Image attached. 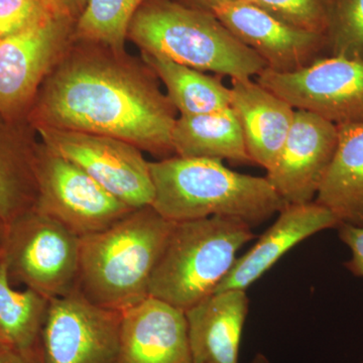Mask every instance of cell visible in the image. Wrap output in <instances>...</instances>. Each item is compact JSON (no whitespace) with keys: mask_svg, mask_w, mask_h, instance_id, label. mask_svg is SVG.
I'll list each match as a JSON object with an SVG mask.
<instances>
[{"mask_svg":"<svg viewBox=\"0 0 363 363\" xmlns=\"http://www.w3.org/2000/svg\"><path fill=\"white\" fill-rule=\"evenodd\" d=\"M288 25L327 35L334 0H245Z\"/></svg>","mask_w":363,"mask_h":363,"instance_id":"25","label":"cell"},{"mask_svg":"<svg viewBox=\"0 0 363 363\" xmlns=\"http://www.w3.org/2000/svg\"><path fill=\"white\" fill-rule=\"evenodd\" d=\"M154 186L150 206L169 221L233 217L255 227L286 203L267 177L238 173L206 157H164L150 162Z\"/></svg>","mask_w":363,"mask_h":363,"instance_id":"2","label":"cell"},{"mask_svg":"<svg viewBox=\"0 0 363 363\" xmlns=\"http://www.w3.org/2000/svg\"><path fill=\"white\" fill-rule=\"evenodd\" d=\"M74 18L52 16L0 39V113H18L63 59Z\"/></svg>","mask_w":363,"mask_h":363,"instance_id":"11","label":"cell"},{"mask_svg":"<svg viewBox=\"0 0 363 363\" xmlns=\"http://www.w3.org/2000/svg\"><path fill=\"white\" fill-rule=\"evenodd\" d=\"M0 340H1V339H0Z\"/></svg>","mask_w":363,"mask_h":363,"instance_id":"33","label":"cell"},{"mask_svg":"<svg viewBox=\"0 0 363 363\" xmlns=\"http://www.w3.org/2000/svg\"><path fill=\"white\" fill-rule=\"evenodd\" d=\"M339 238L351 250V259L344 264L355 277L363 278V227L340 223Z\"/></svg>","mask_w":363,"mask_h":363,"instance_id":"27","label":"cell"},{"mask_svg":"<svg viewBox=\"0 0 363 363\" xmlns=\"http://www.w3.org/2000/svg\"><path fill=\"white\" fill-rule=\"evenodd\" d=\"M52 16H67L54 0H0V39Z\"/></svg>","mask_w":363,"mask_h":363,"instance_id":"26","label":"cell"},{"mask_svg":"<svg viewBox=\"0 0 363 363\" xmlns=\"http://www.w3.org/2000/svg\"><path fill=\"white\" fill-rule=\"evenodd\" d=\"M250 363H271L269 362V358L266 357V355L262 354V353H257V354L253 357L252 362Z\"/></svg>","mask_w":363,"mask_h":363,"instance_id":"32","label":"cell"},{"mask_svg":"<svg viewBox=\"0 0 363 363\" xmlns=\"http://www.w3.org/2000/svg\"><path fill=\"white\" fill-rule=\"evenodd\" d=\"M147 0H87L74 32L78 39L121 54L133 16Z\"/></svg>","mask_w":363,"mask_h":363,"instance_id":"23","label":"cell"},{"mask_svg":"<svg viewBox=\"0 0 363 363\" xmlns=\"http://www.w3.org/2000/svg\"><path fill=\"white\" fill-rule=\"evenodd\" d=\"M50 300L26 288H13L4 255L0 253V339L21 348L40 343Z\"/></svg>","mask_w":363,"mask_h":363,"instance_id":"21","label":"cell"},{"mask_svg":"<svg viewBox=\"0 0 363 363\" xmlns=\"http://www.w3.org/2000/svg\"><path fill=\"white\" fill-rule=\"evenodd\" d=\"M338 219L316 201L286 204L278 218L242 257H238L233 269L221 281L216 292L247 291L272 269L289 250L326 229L337 228Z\"/></svg>","mask_w":363,"mask_h":363,"instance_id":"15","label":"cell"},{"mask_svg":"<svg viewBox=\"0 0 363 363\" xmlns=\"http://www.w3.org/2000/svg\"><path fill=\"white\" fill-rule=\"evenodd\" d=\"M240 219L175 222L152 272L150 296L187 311L216 292L243 245L255 240Z\"/></svg>","mask_w":363,"mask_h":363,"instance_id":"5","label":"cell"},{"mask_svg":"<svg viewBox=\"0 0 363 363\" xmlns=\"http://www.w3.org/2000/svg\"><path fill=\"white\" fill-rule=\"evenodd\" d=\"M338 126L296 109L290 133L267 178L286 204L315 201L337 149Z\"/></svg>","mask_w":363,"mask_h":363,"instance_id":"12","label":"cell"},{"mask_svg":"<svg viewBox=\"0 0 363 363\" xmlns=\"http://www.w3.org/2000/svg\"><path fill=\"white\" fill-rule=\"evenodd\" d=\"M35 201V152L0 138V219L9 226Z\"/></svg>","mask_w":363,"mask_h":363,"instance_id":"22","label":"cell"},{"mask_svg":"<svg viewBox=\"0 0 363 363\" xmlns=\"http://www.w3.org/2000/svg\"><path fill=\"white\" fill-rule=\"evenodd\" d=\"M121 56L112 51L66 54L40 90L35 126L112 136L169 156L176 108L150 69L145 72Z\"/></svg>","mask_w":363,"mask_h":363,"instance_id":"1","label":"cell"},{"mask_svg":"<svg viewBox=\"0 0 363 363\" xmlns=\"http://www.w3.org/2000/svg\"><path fill=\"white\" fill-rule=\"evenodd\" d=\"M35 209L61 222L81 238L105 230L135 210L77 164L45 145L35 150Z\"/></svg>","mask_w":363,"mask_h":363,"instance_id":"7","label":"cell"},{"mask_svg":"<svg viewBox=\"0 0 363 363\" xmlns=\"http://www.w3.org/2000/svg\"><path fill=\"white\" fill-rule=\"evenodd\" d=\"M128 38L143 52L231 80H250L267 68L213 13L176 0H147L133 16Z\"/></svg>","mask_w":363,"mask_h":363,"instance_id":"4","label":"cell"},{"mask_svg":"<svg viewBox=\"0 0 363 363\" xmlns=\"http://www.w3.org/2000/svg\"><path fill=\"white\" fill-rule=\"evenodd\" d=\"M247 292L215 293L186 311L194 363H238L248 313Z\"/></svg>","mask_w":363,"mask_h":363,"instance_id":"17","label":"cell"},{"mask_svg":"<svg viewBox=\"0 0 363 363\" xmlns=\"http://www.w3.org/2000/svg\"><path fill=\"white\" fill-rule=\"evenodd\" d=\"M37 128L48 150L77 164L121 201L133 209L150 206L154 186L142 150L112 136Z\"/></svg>","mask_w":363,"mask_h":363,"instance_id":"8","label":"cell"},{"mask_svg":"<svg viewBox=\"0 0 363 363\" xmlns=\"http://www.w3.org/2000/svg\"><path fill=\"white\" fill-rule=\"evenodd\" d=\"M81 238L35 208L7 226L4 255L11 283L48 300L77 289Z\"/></svg>","mask_w":363,"mask_h":363,"instance_id":"6","label":"cell"},{"mask_svg":"<svg viewBox=\"0 0 363 363\" xmlns=\"http://www.w3.org/2000/svg\"><path fill=\"white\" fill-rule=\"evenodd\" d=\"M231 82L230 107L242 128L248 156L269 171L290 133L296 109L252 79Z\"/></svg>","mask_w":363,"mask_h":363,"instance_id":"16","label":"cell"},{"mask_svg":"<svg viewBox=\"0 0 363 363\" xmlns=\"http://www.w3.org/2000/svg\"><path fill=\"white\" fill-rule=\"evenodd\" d=\"M62 13L75 18L85 7L87 0H54Z\"/></svg>","mask_w":363,"mask_h":363,"instance_id":"30","label":"cell"},{"mask_svg":"<svg viewBox=\"0 0 363 363\" xmlns=\"http://www.w3.org/2000/svg\"><path fill=\"white\" fill-rule=\"evenodd\" d=\"M0 363H44L40 343L33 348H21L0 340Z\"/></svg>","mask_w":363,"mask_h":363,"instance_id":"28","label":"cell"},{"mask_svg":"<svg viewBox=\"0 0 363 363\" xmlns=\"http://www.w3.org/2000/svg\"><path fill=\"white\" fill-rule=\"evenodd\" d=\"M142 55L145 65L166 87L167 96L180 116L212 113L230 107L231 88L220 79L160 55Z\"/></svg>","mask_w":363,"mask_h":363,"instance_id":"20","label":"cell"},{"mask_svg":"<svg viewBox=\"0 0 363 363\" xmlns=\"http://www.w3.org/2000/svg\"><path fill=\"white\" fill-rule=\"evenodd\" d=\"M176 1L181 2V4H186V6L213 13L215 9L223 6V4L245 1V0H176Z\"/></svg>","mask_w":363,"mask_h":363,"instance_id":"29","label":"cell"},{"mask_svg":"<svg viewBox=\"0 0 363 363\" xmlns=\"http://www.w3.org/2000/svg\"><path fill=\"white\" fill-rule=\"evenodd\" d=\"M7 225L0 219V253L4 250V242H6Z\"/></svg>","mask_w":363,"mask_h":363,"instance_id":"31","label":"cell"},{"mask_svg":"<svg viewBox=\"0 0 363 363\" xmlns=\"http://www.w3.org/2000/svg\"><path fill=\"white\" fill-rule=\"evenodd\" d=\"M337 126V149L315 201L340 223L363 227V123Z\"/></svg>","mask_w":363,"mask_h":363,"instance_id":"18","label":"cell"},{"mask_svg":"<svg viewBox=\"0 0 363 363\" xmlns=\"http://www.w3.org/2000/svg\"><path fill=\"white\" fill-rule=\"evenodd\" d=\"M213 13L277 73L301 70L328 52L327 35L294 28L250 2L223 4Z\"/></svg>","mask_w":363,"mask_h":363,"instance_id":"13","label":"cell"},{"mask_svg":"<svg viewBox=\"0 0 363 363\" xmlns=\"http://www.w3.org/2000/svg\"><path fill=\"white\" fill-rule=\"evenodd\" d=\"M121 313V363H194L185 311L149 296Z\"/></svg>","mask_w":363,"mask_h":363,"instance_id":"14","label":"cell"},{"mask_svg":"<svg viewBox=\"0 0 363 363\" xmlns=\"http://www.w3.org/2000/svg\"><path fill=\"white\" fill-rule=\"evenodd\" d=\"M327 38L329 56L363 61V0H334Z\"/></svg>","mask_w":363,"mask_h":363,"instance_id":"24","label":"cell"},{"mask_svg":"<svg viewBox=\"0 0 363 363\" xmlns=\"http://www.w3.org/2000/svg\"><path fill=\"white\" fill-rule=\"evenodd\" d=\"M257 82L293 108L313 112L336 125L363 123V61L322 57L293 72L266 69Z\"/></svg>","mask_w":363,"mask_h":363,"instance_id":"10","label":"cell"},{"mask_svg":"<svg viewBox=\"0 0 363 363\" xmlns=\"http://www.w3.org/2000/svg\"><path fill=\"white\" fill-rule=\"evenodd\" d=\"M121 318L78 289L52 298L40 334L44 363H121Z\"/></svg>","mask_w":363,"mask_h":363,"instance_id":"9","label":"cell"},{"mask_svg":"<svg viewBox=\"0 0 363 363\" xmlns=\"http://www.w3.org/2000/svg\"><path fill=\"white\" fill-rule=\"evenodd\" d=\"M172 138L176 156L252 162L240 121L231 107L212 113L179 116Z\"/></svg>","mask_w":363,"mask_h":363,"instance_id":"19","label":"cell"},{"mask_svg":"<svg viewBox=\"0 0 363 363\" xmlns=\"http://www.w3.org/2000/svg\"><path fill=\"white\" fill-rule=\"evenodd\" d=\"M174 224L145 206L81 238L78 290L95 305L121 312L149 297L152 272Z\"/></svg>","mask_w":363,"mask_h":363,"instance_id":"3","label":"cell"}]
</instances>
